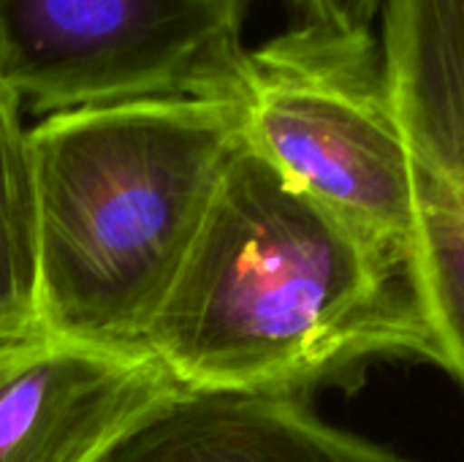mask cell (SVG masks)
<instances>
[{"instance_id":"cell-5","label":"cell","mask_w":464,"mask_h":462,"mask_svg":"<svg viewBox=\"0 0 464 462\" xmlns=\"http://www.w3.org/2000/svg\"><path fill=\"white\" fill-rule=\"evenodd\" d=\"M381 60L413 180V270L464 389V0H381Z\"/></svg>"},{"instance_id":"cell-3","label":"cell","mask_w":464,"mask_h":462,"mask_svg":"<svg viewBox=\"0 0 464 462\" xmlns=\"http://www.w3.org/2000/svg\"><path fill=\"white\" fill-rule=\"evenodd\" d=\"M242 142L386 251L413 259V180L372 30L304 19L247 57Z\"/></svg>"},{"instance_id":"cell-7","label":"cell","mask_w":464,"mask_h":462,"mask_svg":"<svg viewBox=\"0 0 464 462\" xmlns=\"http://www.w3.org/2000/svg\"><path fill=\"white\" fill-rule=\"evenodd\" d=\"M98 462H413L324 422L302 395L177 387Z\"/></svg>"},{"instance_id":"cell-8","label":"cell","mask_w":464,"mask_h":462,"mask_svg":"<svg viewBox=\"0 0 464 462\" xmlns=\"http://www.w3.org/2000/svg\"><path fill=\"white\" fill-rule=\"evenodd\" d=\"M38 316V202L30 131L0 74V338L33 332Z\"/></svg>"},{"instance_id":"cell-10","label":"cell","mask_w":464,"mask_h":462,"mask_svg":"<svg viewBox=\"0 0 464 462\" xmlns=\"http://www.w3.org/2000/svg\"><path fill=\"white\" fill-rule=\"evenodd\" d=\"M294 3H296V0H294Z\"/></svg>"},{"instance_id":"cell-6","label":"cell","mask_w":464,"mask_h":462,"mask_svg":"<svg viewBox=\"0 0 464 462\" xmlns=\"http://www.w3.org/2000/svg\"><path fill=\"white\" fill-rule=\"evenodd\" d=\"M177 384L144 351L0 338V462H98Z\"/></svg>"},{"instance_id":"cell-2","label":"cell","mask_w":464,"mask_h":462,"mask_svg":"<svg viewBox=\"0 0 464 462\" xmlns=\"http://www.w3.org/2000/svg\"><path fill=\"white\" fill-rule=\"evenodd\" d=\"M239 144L226 98L84 106L30 128L41 329L144 351Z\"/></svg>"},{"instance_id":"cell-9","label":"cell","mask_w":464,"mask_h":462,"mask_svg":"<svg viewBox=\"0 0 464 462\" xmlns=\"http://www.w3.org/2000/svg\"><path fill=\"white\" fill-rule=\"evenodd\" d=\"M304 19L326 22L343 30H372L381 0H296Z\"/></svg>"},{"instance_id":"cell-4","label":"cell","mask_w":464,"mask_h":462,"mask_svg":"<svg viewBox=\"0 0 464 462\" xmlns=\"http://www.w3.org/2000/svg\"><path fill=\"white\" fill-rule=\"evenodd\" d=\"M245 0H0V74L57 114L147 98L239 101Z\"/></svg>"},{"instance_id":"cell-1","label":"cell","mask_w":464,"mask_h":462,"mask_svg":"<svg viewBox=\"0 0 464 462\" xmlns=\"http://www.w3.org/2000/svg\"><path fill=\"white\" fill-rule=\"evenodd\" d=\"M144 351L182 389L285 392L370 359L443 365L413 259L386 251L245 142Z\"/></svg>"}]
</instances>
